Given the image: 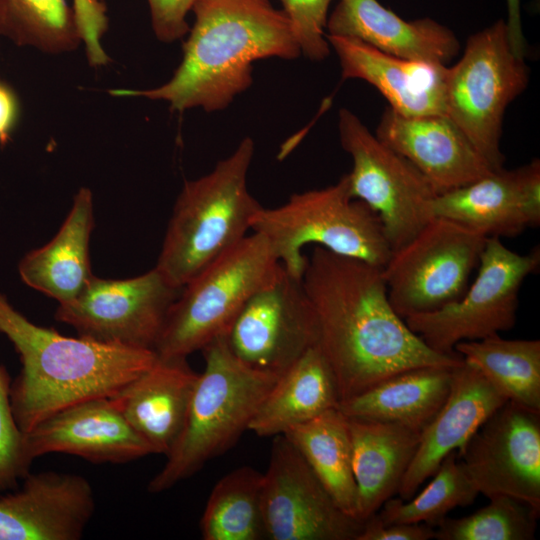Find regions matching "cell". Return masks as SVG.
<instances>
[{
    "label": "cell",
    "mask_w": 540,
    "mask_h": 540,
    "mask_svg": "<svg viewBox=\"0 0 540 540\" xmlns=\"http://www.w3.org/2000/svg\"><path fill=\"white\" fill-rule=\"evenodd\" d=\"M0 333L13 344L21 362L11 382L10 400L24 434L73 404L116 395L157 359L154 350L67 337L36 325L2 294Z\"/></svg>",
    "instance_id": "obj_3"
},
{
    "label": "cell",
    "mask_w": 540,
    "mask_h": 540,
    "mask_svg": "<svg viewBox=\"0 0 540 540\" xmlns=\"http://www.w3.org/2000/svg\"><path fill=\"white\" fill-rule=\"evenodd\" d=\"M477 491L540 511V413L506 401L457 453Z\"/></svg>",
    "instance_id": "obj_15"
},
{
    "label": "cell",
    "mask_w": 540,
    "mask_h": 540,
    "mask_svg": "<svg viewBox=\"0 0 540 540\" xmlns=\"http://www.w3.org/2000/svg\"><path fill=\"white\" fill-rule=\"evenodd\" d=\"M432 476L429 484L410 499H388L373 514L377 521L383 525L427 523L435 527L449 511L471 505L479 494L458 460L456 451L450 452L442 460Z\"/></svg>",
    "instance_id": "obj_32"
},
{
    "label": "cell",
    "mask_w": 540,
    "mask_h": 540,
    "mask_svg": "<svg viewBox=\"0 0 540 540\" xmlns=\"http://www.w3.org/2000/svg\"><path fill=\"white\" fill-rule=\"evenodd\" d=\"M95 511L90 483L56 471L29 473L0 494V540H78Z\"/></svg>",
    "instance_id": "obj_16"
},
{
    "label": "cell",
    "mask_w": 540,
    "mask_h": 540,
    "mask_svg": "<svg viewBox=\"0 0 540 540\" xmlns=\"http://www.w3.org/2000/svg\"><path fill=\"white\" fill-rule=\"evenodd\" d=\"M453 368L428 366L398 373L339 401L337 409L348 418L395 423L421 433L448 397Z\"/></svg>",
    "instance_id": "obj_26"
},
{
    "label": "cell",
    "mask_w": 540,
    "mask_h": 540,
    "mask_svg": "<svg viewBox=\"0 0 540 540\" xmlns=\"http://www.w3.org/2000/svg\"><path fill=\"white\" fill-rule=\"evenodd\" d=\"M301 282L339 401L407 370L463 362L458 353L432 350L410 330L389 301L382 267L315 246Z\"/></svg>",
    "instance_id": "obj_1"
},
{
    "label": "cell",
    "mask_w": 540,
    "mask_h": 540,
    "mask_svg": "<svg viewBox=\"0 0 540 540\" xmlns=\"http://www.w3.org/2000/svg\"><path fill=\"white\" fill-rule=\"evenodd\" d=\"M0 36L48 54L72 52L82 43L66 0H0Z\"/></svg>",
    "instance_id": "obj_31"
},
{
    "label": "cell",
    "mask_w": 540,
    "mask_h": 540,
    "mask_svg": "<svg viewBox=\"0 0 540 540\" xmlns=\"http://www.w3.org/2000/svg\"><path fill=\"white\" fill-rule=\"evenodd\" d=\"M454 351L476 367L507 401L540 413L539 340H508L495 334L459 342Z\"/></svg>",
    "instance_id": "obj_29"
},
{
    "label": "cell",
    "mask_w": 540,
    "mask_h": 540,
    "mask_svg": "<svg viewBox=\"0 0 540 540\" xmlns=\"http://www.w3.org/2000/svg\"><path fill=\"white\" fill-rule=\"evenodd\" d=\"M333 0H281L300 49L311 61H322L330 54L326 38L328 9Z\"/></svg>",
    "instance_id": "obj_35"
},
{
    "label": "cell",
    "mask_w": 540,
    "mask_h": 540,
    "mask_svg": "<svg viewBox=\"0 0 540 540\" xmlns=\"http://www.w3.org/2000/svg\"><path fill=\"white\" fill-rule=\"evenodd\" d=\"M506 3L508 10L506 26L510 44L514 53L524 58L526 52V43L521 23V0H506Z\"/></svg>",
    "instance_id": "obj_40"
},
{
    "label": "cell",
    "mask_w": 540,
    "mask_h": 540,
    "mask_svg": "<svg viewBox=\"0 0 540 540\" xmlns=\"http://www.w3.org/2000/svg\"><path fill=\"white\" fill-rule=\"evenodd\" d=\"M197 0H147L151 25L157 39L176 41L189 32L187 14Z\"/></svg>",
    "instance_id": "obj_37"
},
{
    "label": "cell",
    "mask_w": 540,
    "mask_h": 540,
    "mask_svg": "<svg viewBox=\"0 0 540 540\" xmlns=\"http://www.w3.org/2000/svg\"><path fill=\"white\" fill-rule=\"evenodd\" d=\"M182 60L164 84L145 90L113 89L117 97L161 100L173 111L226 109L253 82V63L293 60L301 53L291 23L269 0H197Z\"/></svg>",
    "instance_id": "obj_2"
},
{
    "label": "cell",
    "mask_w": 540,
    "mask_h": 540,
    "mask_svg": "<svg viewBox=\"0 0 540 540\" xmlns=\"http://www.w3.org/2000/svg\"><path fill=\"white\" fill-rule=\"evenodd\" d=\"M326 38L339 58L342 79L366 81L402 115H446V65L396 57L355 38Z\"/></svg>",
    "instance_id": "obj_21"
},
{
    "label": "cell",
    "mask_w": 540,
    "mask_h": 540,
    "mask_svg": "<svg viewBox=\"0 0 540 540\" xmlns=\"http://www.w3.org/2000/svg\"><path fill=\"white\" fill-rule=\"evenodd\" d=\"M342 148L352 158L346 174L352 198L379 217L392 251L412 239L434 216L437 192L404 156L371 133L350 110H339Z\"/></svg>",
    "instance_id": "obj_10"
},
{
    "label": "cell",
    "mask_w": 540,
    "mask_h": 540,
    "mask_svg": "<svg viewBox=\"0 0 540 540\" xmlns=\"http://www.w3.org/2000/svg\"><path fill=\"white\" fill-rule=\"evenodd\" d=\"M435 529L427 523H391L383 525L374 515L364 523L357 540H429Z\"/></svg>",
    "instance_id": "obj_38"
},
{
    "label": "cell",
    "mask_w": 540,
    "mask_h": 540,
    "mask_svg": "<svg viewBox=\"0 0 540 540\" xmlns=\"http://www.w3.org/2000/svg\"><path fill=\"white\" fill-rule=\"evenodd\" d=\"M539 264L538 247L519 254L500 238L488 237L476 277L457 301L404 320L432 350L457 354L454 347L459 342L480 340L514 327L521 286Z\"/></svg>",
    "instance_id": "obj_9"
},
{
    "label": "cell",
    "mask_w": 540,
    "mask_h": 540,
    "mask_svg": "<svg viewBox=\"0 0 540 540\" xmlns=\"http://www.w3.org/2000/svg\"><path fill=\"white\" fill-rule=\"evenodd\" d=\"M25 448L31 462L65 453L96 464H124L155 454L110 397L73 404L41 421L25 434Z\"/></svg>",
    "instance_id": "obj_18"
},
{
    "label": "cell",
    "mask_w": 540,
    "mask_h": 540,
    "mask_svg": "<svg viewBox=\"0 0 540 540\" xmlns=\"http://www.w3.org/2000/svg\"><path fill=\"white\" fill-rule=\"evenodd\" d=\"M282 265L253 232L211 262L181 289L154 347L159 358H187L226 334L245 303Z\"/></svg>",
    "instance_id": "obj_7"
},
{
    "label": "cell",
    "mask_w": 540,
    "mask_h": 540,
    "mask_svg": "<svg viewBox=\"0 0 540 540\" xmlns=\"http://www.w3.org/2000/svg\"><path fill=\"white\" fill-rule=\"evenodd\" d=\"M357 518L366 521L397 494L417 451L420 432L402 425L348 418Z\"/></svg>",
    "instance_id": "obj_24"
},
{
    "label": "cell",
    "mask_w": 540,
    "mask_h": 540,
    "mask_svg": "<svg viewBox=\"0 0 540 540\" xmlns=\"http://www.w3.org/2000/svg\"><path fill=\"white\" fill-rule=\"evenodd\" d=\"M261 511L270 540H357L365 523L335 503L284 435L275 436L271 445Z\"/></svg>",
    "instance_id": "obj_14"
},
{
    "label": "cell",
    "mask_w": 540,
    "mask_h": 540,
    "mask_svg": "<svg viewBox=\"0 0 540 540\" xmlns=\"http://www.w3.org/2000/svg\"><path fill=\"white\" fill-rule=\"evenodd\" d=\"M254 151L245 137L212 171L184 183L155 266L174 286L182 288L247 236L261 207L247 186Z\"/></svg>",
    "instance_id": "obj_4"
},
{
    "label": "cell",
    "mask_w": 540,
    "mask_h": 540,
    "mask_svg": "<svg viewBox=\"0 0 540 540\" xmlns=\"http://www.w3.org/2000/svg\"><path fill=\"white\" fill-rule=\"evenodd\" d=\"M507 399L473 365L454 367L450 392L441 409L420 433V441L397 494L408 500L442 460L459 450Z\"/></svg>",
    "instance_id": "obj_20"
},
{
    "label": "cell",
    "mask_w": 540,
    "mask_h": 540,
    "mask_svg": "<svg viewBox=\"0 0 540 540\" xmlns=\"http://www.w3.org/2000/svg\"><path fill=\"white\" fill-rule=\"evenodd\" d=\"M263 473L241 466L213 487L200 520L204 540L265 539L261 511Z\"/></svg>",
    "instance_id": "obj_30"
},
{
    "label": "cell",
    "mask_w": 540,
    "mask_h": 540,
    "mask_svg": "<svg viewBox=\"0 0 540 540\" xmlns=\"http://www.w3.org/2000/svg\"><path fill=\"white\" fill-rule=\"evenodd\" d=\"M93 225V195L90 189L82 187L56 235L20 260L18 272L22 281L59 304L77 297L93 277L89 259Z\"/></svg>",
    "instance_id": "obj_25"
},
{
    "label": "cell",
    "mask_w": 540,
    "mask_h": 540,
    "mask_svg": "<svg viewBox=\"0 0 540 540\" xmlns=\"http://www.w3.org/2000/svg\"><path fill=\"white\" fill-rule=\"evenodd\" d=\"M197 378L186 358L157 357L147 371L110 398L154 453L166 456L183 428Z\"/></svg>",
    "instance_id": "obj_23"
},
{
    "label": "cell",
    "mask_w": 540,
    "mask_h": 540,
    "mask_svg": "<svg viewBox=\"0 0 540 540\" xmlns=\"http://www.w3.org/2000/svg\"><path fill=\"white\" fill-rule=\"evenodd\" d=\"M251 229L267 240L285 271L297 279L307 264L302 252L307 244L379 267L392 253L377 214L351 197L346 174L333 185L295 193L280 206H261Z\"/></svg>",
    "instance_id": "obj_6"
},
{
    "label": "cell",
    "mask_w": 540,
    "mask_h": 540,
    "mask_svg": "<svg viewBox=\"0 0 540 540\" xmlns=\"http://www.w3.org/2000/svg\"><path fill=\"white\" fill-rule=\"evenodd\" d=\"M434 217L457 222L486 237H515L540 224V162L495 170L437 194Z\"/></svg>",
    "instance_id": "obj_17"
},
{
    "label": "cell",
    "mask_w": 540,
    "mask_h": 540,
    "mask_svg": "<svg viewBox=\"0 0 540 540\" xmlns=\"http://www.w3.org/2000/svg\"><path fill=\"white\" fill-rule=\"evenodd\" d=\"M18 116V103L13 91L0 82V143L5 144L11 135Z\"/></svg>",
    "instance_id": "obj_39"
},
{
    "label": "cell",
    "mask_w": 540,
    "mask_h": 540,
    "mask_svg": "<svg viewBox=\"0 0 540 540\" xmlns=\"http://www.w3.org/2000/svg\"><path fill=\"white\" fill-rule=\"evenodd\" d=\"M105 0H73L76 24L89 64L101 67L108 64L109 56L102 47V37L108 27Z\"/></svg>",
    "instance_id": "obj_36"
},
{
    "label": "cell",
    "mask_w": 540,
    "mask_h": 540,
    "mask_svg": "<svg viewBox=\"0 0 540 540\" xmlns=\"http://www.w3.org/2000/svg\"><path fill=\"white\" fill-rule=\"evenodd\" d=\"M283 435L303 456L335 503L358 519L347 417L333 408Z\"/></svg>",
    "instance_id": "obj_28"
},
{
    "label": "cell",
    "mask_w": 540,
    "mask_h": 540,
    "mask_svg": "<svg viewBox=\"0 0 540 540\" xmlns=\"http://www.w3.org/2000/svg\"><path fill=\"white\" fill-rule=\"evenodd\" d=\"M231 352L247 366L280 376L318 344L315 311L301 279L282 266L239 311L225 334Z\"/></svg>",
    "instance_id": "obj_13"
},
{
    "label": "cell",
    "mask_w": 540,
    "mask_h": 540,
    "mask_svg": "<svg viewBox=\"0 0 540 540\" xmlns=\"http://www.w3.org/2000/svg\"><path fill=\"white\" fill-rule=\"evenodd\" d=\"M181 289L156 267L128 279L93 275L77 297L58 305L55 319L87 339L154 350Z\"/></svg>",
    "instance_id": "obj_12"
},
{
    "label": "cell",
    "mask_w": 540,
    "mask_h": 540,
    "mask_svg": "<svg viewBox=\"0 0 540 540\" xmlns=\"http://www.w3.org/2000/svg\"><path fill=\"white\" fill-rule=\"evenodd\" d=\"M375 135L409 160L437 194L495 171L445 114L405 116L388 106Z\"/></svg>",
    "instance_id": "obj_19"
},
{
    "label": "cell",
    "mask_w": 540,
    "mask_h": 540,
    "mask_svg": "<svg viewBox=\"0 0 540 540\" xmlns=\"http://www.w3.org/2000/svg\"><path fill=\"white\" fill-rule=\"evenodd\" d=\"M201 351L204 370L198 378L183 428L147 490L164 492L229 450L248 431L277 375L255 370L229 349L225 334Z\"/></svg>",
    "instance_id": "obj_5"
},
{
    "label": "cell",
    "mask_w": 540,
    "mask_h": 540,
    "mask_svg": "<svg viewBox=\"0 0 540 540\" xmlns=\"http://www.w3.org/2000/svg\"><path fill=\"white\" fill-rule=\"evenodd\" d=\"M524 58L512 50L506 22L471 35L446 74V115L494 170L504 168L500 139L508 105L528 86Z\"/></svg>",
    "instance_id": "obj_8"
},
{
    "label": "cell",
    "mask_w": 540,
    "mask_h": 540,
    "mask_svg": "<svg viewBox=\"0 0 540 540\" xmlns=\"http://www.w3.org/2000/svg\"><path fill=\"white\" fill-rule=\"evenodd\" d=\"M338 403L333 373L317 344L278 377L248 431L261 437L283 435L290 428L337 408Z\"/></svg>",
    "instance_id": "obj_27"
},
{
    "label": "cell",
    "mask_w": 540,
    "mask_h": 540,
    "mask_svg": "<svg viewBox=\"0 0 540 540\" xmlns=\"http://www.w3.org/2000/svg\"><path fill=\"white\" fill-rule=\"evenodd\" d=\"M11 382L6 367L0 362V494L17 489L32 465L26 453L25 434L12 411Z\"/></svg>",
    "instance_id": "obj_34"
},
{
    "label": "cell",
    "mask_w": 540,
    "mask_h": 540,
    "mask_svg": "<svg viewBox=\"0 0 540 540\" xmlns=\"http://www.w3.org/2000/svg\"><path fill=\"white\" fill-rule=\"evenodd\" d=\"M487 238L452 220L433 217L393 250L382 267L394 310L404 319L457 301L469 285Z\"/></svg>",
    "instance_id": "obj_11"
},
{
    "label": "cell",
    "mask_w": 540,
    "mask_h": 540,
    "mask_svg": "<svg viewBox=\"0 0 540 540\" xmlns=\"http://www.w3.org/2000/svg\"><path fill=\"white\" fill-rule=\"evenodd\" d=\"M461 518H443L434 527L437 540H532L540 511L506 495Z\"/></svg>",
    "instance_id": "obj_33"
},
{
    "label": "cell",
    "mask_w": 540,
    "mask_h": 540,
    "mask_svg": "<svg viewBox=\"0 0 540 540\" xmlns=\"http://www.w3.org/2000/svg\"><path fill=\"white\" fill-rule=\"evenodd\" d=\"M326 35L358 39L384 53L447 65L460 51L457 36L430 18L407 21L378 0H338Z\"/></svg>",
    "instance_id": "obj_22"
}]
</instances>
